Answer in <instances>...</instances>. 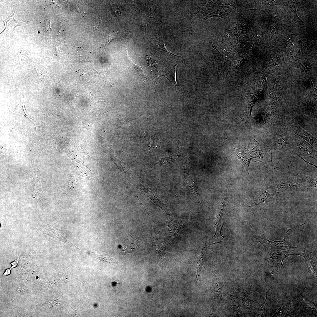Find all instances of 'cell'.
Segmentation results:
<instances>
[{
  "instance_id": "cell-1",
  "label": "cell",
  "mask_w": 317,
  "mask_h": 317,
  "mask_svg": "<svg viewBox=\"0 0 317 317\" xmlns=\"http://www.w3.org/2000/svg\"><path fill=\"white\" fill-rule=\"evenodd\" d=\"M262 149L261 146L253 141L246 147H242L238 149L233 148L230 151L237 156L249 174L248 168L251 160L255 158H263L264 156Z\"/></svg>"
},
{
  "instance_id": "cell-2",
  "label": "cell",
  "mask_w": 317,
  "mask_h": 317,
  "mask_svg": "<svg viewBox=\"0 0 317 317\" xmlns=\"http://www.w3.org/2000/svg\"><path fill=\"white\" fill-rule=\"evenodd\" d=\"M294 151L299 156L310 157L317 160L316 150L309 143L298 136L295 138Z\"/></svg>"
},
{
  "instance_id": "cell-3",
  "label": "cell",
  "mask_w": 317,
  "mask_h": 317,
  "mask_svg": "<svg viewBox=\"0 0 317 317\" xmlns=\"http://www.w3.org/2000/svg\"><path fill=\"white\" fill-rule=\"evenodd\" d=\"M300 188L296 179L294 177L287 178L282 180L277 185V193L295 191Z\"/></svg>"
},
{
  "instance_id": "cell-4",
  "label": "cell",
  "mask_w": 317,
  "mask_h": 317,
  "mask_svg": "<svg viewBox=\"0 0 317 317\" xmlns=\"http://www.w3.org/2000/svg\"><path fill=\"white\" fill-rule=\"evenodd\" d=\"M140 188L144 194L146 193L147 197L156 205L160 207L168 216H170L166 205L161 202L158 196L156 190H153L140 184Z\"/></svg>"
},
{
  "instance_id": "cell-5",
  "label": "cell",
  "mask_w": 317,
  "mask_h": 317,
  "mask_svg": "<svg viewBox=\"0 0 317 317\" xmlns=\"http://www.w3.org/2000/svg\"><path fill=\"white\" fill-rule=\"evenodd\" d=\"M294 131L300 137L306 141L315 149L317 148V139L312 134L307 132L298 124H294Z\"/></svg>"
},
{
  "instance_id": "cell-6",
  "label": "cell",
  "mask_w": 317,
  "mask_h": 317,
  "mask_svg": "<svg viewBox=\"0 0 317 317\" xmlns=\"http://www.w3.org/2000/svg\"><path fill=\"white\" fill-rule=\"evenodd\" d=\"M45 226V227H43L42 231H41V233L48 235L50 237L63 242H68V241H69L60 234L52 229V227L50 225L47 224Z\"/></svg>"
},
{
  "instance_id": "cell-7",
  "label": "cell",
  "mask_w": 317,
  "mask_h": 317,
  "mask_svg": "<svg viewBox=\"0 0 317 317\" xmlns=\"http://www.w3.org/2000/svg\"><path fill=\"white\" fill-rule=\"evenodd\" d=\"M14 13L15 12L12 14L6 17L4 19L5 26V30L9 29L14 30L16 26H21L23 23V22L16 20L14 19Z\"/></svg>"
},
{
  "instance_id": "cell-8",
  "label": "cell",
  "mask_w": 317,
  "mask_h": 317,
  "mask_svg": "<svg viewBox=\"0 0 317 317\" xmlns=\"http://www.w3.org/2000/svg\"><path fill=\"white\" fill-rule=\"evenodd\" d=\"M185 181L188 188L193 194H195L199 198L198 193V190L193 180L189 176L186 170H185L183 173Z\"/></svg>"
},
{
  "instance_id": "cell-9",
  "label": "cell",
  "mask_w": 317,
  "mask_h": 317,
  "mask_svg": "<svg viewBox=\"0 0 317 317\" xmlns=\"http://www.w3.org/2000/svg\"><path fill=\"white\" fill-rule=\"evenodd\" d=\"M298 180L308 187L313 188L317 187V178H314L309 176L300 174Z\"/></svg>"
},
{
  "instance_id": "cell-10",
  "label": "cell",
  "mask_w": 317,
  "mask_h": 317,
  "mask_svg": "<svg viewBox=\"0 0 317 317\" xmlns=\"http://www.w3.org/2000/svg\"><path fill=\"white\" fill-rule=\"evenodd\" d=\"M127 59L133 68L134 71H135L136 73L138 74L142 78H144L147 81L148 78L144 71L143 68H144V67L137 65L133 63L128 55L127 50Z\"/></svg>"
},
{
  "instance_id": "cell-11",
  "label": "cell",
  "mask_w": 317,
  "mask_h": 317,
  "mask_svg": "<svg viewBox=\"0 0 317 317\" xmlns=\"http://www.w3.org/2000/svg\"><path fill=\"white\" fill-rule=\"evenodd\" d=\"M150 47L149 48H150L163 50L166 51L173 55L176 56L178 57L179 56L173 54L170 51H168L166 49L164 41H162L152 40V42H150Z\"/></svg>"
},
{
  "instance_id": "cell-12",
  "label": "cell",
  "mask_w": 317,
  "mask_h": 317,
  "mask_svg": "<svg viewBox=\"0 0 317 317\" xmlns=\"http://www.w3.org/2000/svg\"><path fill=\"white\" fill-rule=\"evenodd\" d=\"M203 257L202 253L199 255L197 260V273L195 281H196L202 276L203 273Z\"/></svg>"
},
{
  "instance_id": "cell-13",
  "label": "cell",
  "mask_w": 317,
  "mask_h": 317,
  "mask_svg": "<svg viewBox=\"0 0 317 317\" xmlns=\"http://www.w3.org/2000/svg\"><path fill=\"white\" fill-rule=\"evenodd\" d=\"M274 194L270 193L268 189L265 190L259 196L253 205H257L267 200H271Z\"/></svg>"
},
{
  "instance_id": "cell-14",
  "label": "cell",
  "mask_w": 317,
  "mask_h": 317,
  "mask_svg": "<svg viewBox=\"0 0 317 317\" xmlns=\"http://www.w3.org/2000/svg\"><path fill=\"white\" fill-rule=\"evenodd\" d=\"M91 254L92 255H93L100 261L108 263L112 265H114L117 263V262L110 256L99 255L93 252H91Z\"/></svg>"
},
{
  "instance_id": "cell-15",
  "label": "cell",
  "mask_w": 317,
  "mask_h": 317,
  "mask_svg": "<svg viewBox=\"0 0 317 317\" xmlns=\"http://www.w3.org/2000/svg\"><path fill=\"white\" fill-rule=\"evenodd\" d=\"M141 115L135 118L129 119L124 116H121L119 118V121L121 124V127L124 128H127L131 124L132 122L134 120L137 119Z\"/></svg>"
},
{
  "instance_id": "cell-16",
  "label": "cell",
  "mask_w": 317,
  "mask_h": 317,
  "mask_svg": "<svg viewBox=\"0 0 317 317\" xmlns=\"http://www.w3.org/2000/svg\"><path fill=\"white\" fill-rule=\"evenodd\" d=\"M215 283L217 293L219 296L221 298L223 286V283L220 278L216 277L215 280Z\"/></svg>"
},
{
  "instance_id": "cell-17",
  "label": "cell",
  "mask_w": 317,
  "mask_h": 317,
  "mask_svg": "<svg viewBox=\"0 0 317 317\" xmlns=\"http://www.w3.org/2000/svg\"><path fill=\"white\" fill-rule=\"evenodd\" d=\"M286 143V140L284 138H280L276 139L274 142V145L276 149H280L285 146Z\"/></svg>"
},
{
  "instance_id": "cell-18",
  "label": "cell",
  "mask_w": 317,
  "mask_h": 317,
  "mask_svg": "<svg viewBox=\"0 0 317 317\" xmlns=\"http://www.w3.org/2000/svg\"><path fill=\"white\" fill-rule=\"evenodd\" d=\"M117 34L115 33L110 34L108 35L104 45L105 47H106L110 41L113 39L115 38H117Z\"/></svg>"
},
{
  "instance_id": "cell-19",
  "label": "cell",
  "mask_w": 317,
  "mask_h": 317,
  "mask_svg": "<svg viewBox=\"0 0 317 317\" xmlns=\"http://www.w3.org/2000/svg\"><path fill=\"white\" fill-rule=\"evenodd\" d=\"M19 262V259L17 258L16 260L10 263L12 268H15L17 266Z\"/></svg>"
},
{
  "instance_id": "cell-20",
  "label": "cell",
  "mask_w": 317,
  "mask_h": 317,
  "mask_svg": "<svg viewBox=\"0 0 317 317\" xmlns=\"http://www.w3.org/2000/svg\"><path fill=\"white\" fill-rule=\"evenodd\" d=\"M12 268L11 267L7 269L4 271L3 275L4 276H7L10 275L11 273V269Z\"/></svg>"
}]
</instances>
